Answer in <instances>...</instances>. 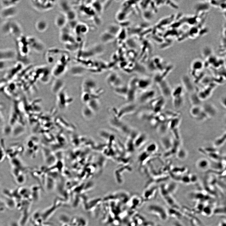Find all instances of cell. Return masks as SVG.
<instances>
[{
	"instance_id": "obj_26",
	"label": "cell",
	"mask_w": 226,
	"mask_h": 226,
	"mask_svg": "<svg viewBox=\"0 0 226 226\" xmlns=\"http://www.w3.org/2000/svg\"><path fill=\"white\" fill-rule=\"evenodd\" d=\"M226 134L225 133L221 137L217 139L215 141L214 143L215 146L216 147H219L224 144L225 141Z\"/></svg>"
},
{
	"instance_id": "obj_2",
	"label": "cell",
	"mask_w": 226,
	"mask_h": 226,
	"mask_svg": "<svg viewBox=\"0 0 226 226\" xmlns=\"http://www.w3.org/2000/svg\"><path fill=\"white\" fill-rule=\"evenodd\" d=\"M32 4L37 11H46L52 9L56 3L55 1H32Z\"/></svg>"
},
{
	"instance_id": "obj_14",
	"label": "cell",
	"mask_w": 226,
	"mask_h": 226,
	"mask_svg": "<svg viewBox=\"0 0 226 226\" xmlns=\"http://www.w3.org/2000/svg\"><path fill=\"white\" fill-rule=\"evenodd\" d=\"M197 167L201 171H206L211 167V162L206 158H202L197 163Z\"/></svg>"
},
{
	"instance_id": "obj_15",
	"label": "cell",
	"mask_w": 226,
	"mask_h": 226,
	"mask_svg": "<svg viewBox=\"0 0 226 226\" xmlns=\"http://www.w3.org/2000/svg\"><path fill=\"white\" fill-rule=\"evenodd\" d=\"M151 81L149 79H138L137 85L138 89L142 90H146L151 85Z\"/></svg>"
},
{
	"instance_id": "obj_18",
	"label": "cell",
	"mask_w": 226,
	"mask_h": 226,
	"mask_svg": "<svg viewBox=\"0 0 226 226\" xmlns=\"http://www.w3.org/2000/svg\"><path fill=\"white\" fill-rule=\"evenodd\" d=\"M173 105L174 108L177 109L180 108L183 106L184 102L183 95L173 97Z\"/></svg>"
},
{
	"instance_id": "obj_33",
	"label": "cell",
	"mask_w": 226,
	"mask_h": 226,
	"mask_svg": "<svg viewBox=\"0 0 226 226\" xmlns=\"http://www.w3.org/2000/svg\"><path fill=\"white\" fill-rule=\"evenodd\" d=\"M63 226H70L69 224H64Z\"/></svg>"
},
{
	"instance_id": "obj_6",
	"label": "cell",
	"mask_w": 226,
	"mask_h": 226,
	"mask_svg": "<svg viewBox=\"0 0 226 226\" xmlns=\"http://www.w3.org/2000/svg\"><path fill=\"white\" fill-rule=\"evenodd\" d=\"M136 108V106L133 104L126 105L121 107L119 110L116 117L119 119L126 115L130 114L133 112Z\"/></svg>"
},
{
	"instance_id": "obj_28",
	"label": "cell",
	"mask_w": 226,
	"mask_h": 226,
	"mask_svg": "<svg viewBox=\"0 0 226 226\" xmlns=\"http://www.w3.org/2000/svg\"><path fill=\"white\" fill-rule=\"evenodd\" d=\"M177 154L178 158L181 160H184L185 159L187 156V153L186 151L183 149L178 150Z\"/></svg>"
},
{
	"instance_id": "obj_10",
	"label": "cell",
	"mask_w": 226,
	"mask_h": 226,
	"mask_svg": "<svg viewBox=\"0 0 226 226\" xmlns=\"http://www.w3.org/2000/svg\"><path fill=\"white\" fill-rule=\"evenodd\" d=\"M17 11L16 6L2 8L1 15L3 18H10L15 16L17 14Z\"/></svg>"
},
{
	"instance_id": "obj_17",
	"label": "cell",
	"mask_w": 226,
	"mask_h": 226,
	"mask_svg": "<svg viewBox=\"0 0 226 226\" xmlns=\"http://www.w3.org/2000/svg\"><path fill=\"white\" fill-rule=\"evenodd\" d=\"M128 86L121 85L115 88V92L121 96L126 98L128 92Z\"/></svg>"
},
{
	"instance_id": "obj_5",
	"label": "cell",
	"mask_w": 226,
	"mask_h": 226,
	"mask_svg": "<svg viewBox=\"0 0 226 226\" xmlns=\"http://www.w3.org/2000/svg\"><path fill=\"white\" fill-rule=\"evenodd\" d=\"M107 83L115 88L122 85V80L120 77L116 73L110 74L106 79Z\"/></svg>"
},
{
	"instance_id": "obj_16",
	"label": "cell",
	"mask_w": 226,
	"mask_h": 226,
	"mask_svg": "<svg viewBox=\"0 0 226 226\" xmlns=\"http://www.w3.org/2000/svg\"><path fill=\"white\" fill-rule=\"evenodd\" d=\"M48 23L45 20H41L37 21L35 24L36 30L40 32H43L48 28Z\"/></svg>"
},
{
	"instance_id": "obj_9",
	"label": "cell",
	"mask_w": 226,
	"mask_h": 226,
	"mask_svg": "<svg viewBox=\"0 0 226 226\" xmlns=\"http://www.w3.org/2000/svg\"><path fill=\"white\" fill-rule=\"evenodd\" d=\"M157 83L164 97L168 98L171 96L172 91L168 83L166 80H163Z\"/></svg>"
},
{
	"instance_id": "obj_1",
	"label": "cell",
	"mask_w": 226,
	"mask_h": 226,
	"mask_svg": "<svg viewBox=\"0 0 226 226\" xmlns=\"http://www.w3.org/2000/svg\"><path fill=\"white\" fill-rule=\"evenodd\" d=\"M146 210L148 213L156 216L160 219L165 220L167 219V212L165 208L160 205L152 203L148 206Z\"/></svg>"
},
{
	"instance_id": "obj_7",
	"label": "cell",
	"mask_w": 226,
	"mask_h": 226,
	"mask_svg": "<svg viewBox=\"0 0 226 226\" xmlns=\"http://www.w3.org/2000/svg\"><path fill=\"white\" fill-rule=\"evenodd\" d=\"M22 29L15 21H9V34H12L17 38L21 36Z\"/></svg>"
},
{
	"instance_id": "obj_24",
	"label": "cell",
	"mask_w": 226,
	"mask_h": 226,
	"mask_svg": "<svg viewBox=\"0 0 226 226\" xmlns=\"http://www.w3.org/2000/svg\"><path fill=\"white\" fill-rule=\"evenodd\" d=\"M190 100L193 106H200L202 101L198 94H196L194 92L191 93Z\"/></svg>"
},
{
	"instance_id": "obj_20",
	"label": "cell",
	"mask_w": 226,
	"mask_h": 226,
	"mask_svg": "<svg viewBox=\"0 0 226 226\" xmlns=\"http://www.w3.org/2000/svg\"><path fill=\"white\" fill-rule=\"evenodd\" d=\"M202 111L201 106H193L191 109L190 113L191 116L197 119Z\"/></svg>"
},
{
	"instance_id": "obj_27",
	"label": "cell",
	"mask_w": 226,
	"mask_h": 226,
	"mask_svg": "<svg viewBox=\"0 0 226 226\" xmlns=\"http://www.w3.org/2000/svg\"><path fill=\"white\" fill-rule=\"evenodd\" d=\"M59 217V220L61 223L63 224H69L71 222L70 218L67 215L65 214H62Z\"/></svg>"
},
{
	"instance_id": "obj_23",
	"label": "cell",
	"mask_w": 226,
	"mask_h": 226,
	"mask_svg": "<svg viewBox=\"0 0 226 226\" xmlns=\"http://www.w3.org/2000/svg\"><path fill=\"white\" fill-rule=\"evenodd\" d=\"M115 37L106 31L101 35L100 38L102 42L106 43L114 40Z\"/></svg>"
},
{
	"instance_id": "obj_12",
	"label": "cell",
	"mask_w": 226,
	"mask_h": 226,
	"mask_svg": "<svg viewBox=\"0 0 226 226\" xmlns=\"http://www.w3.org/2000/svg\"><path fill=\"white\" fill-rule=\"evenodd\" d=\"M67 18L64 13L59 14L56 17L55 23L56 25L59 28H63L66 25L67 21Z\"/></svg>"
},
{
	"instance_id": "obj_11",
	"label": "cell",
	"mask_w": 226,
	"mask_h": 226,
	"mask_svg": "<svg viewBox=\"0 0 226 226\" xmlns=\"http://www.w3.org/2000/svg\"><path fill=\"white\" fill-rule=\"evenodd\" d=\"M155 93L154 90H146L141 95L140 101L141 103H145L152 99L155 96Z\"/></svg>"
},
{
	"instance_id": "obj_30",
	"label": "cell",
	"mask_w": 226,
	"mask_h": 226,
	"mask_svg": "<svg viewBox=\"0 0 226 226\" xmlns=\"http://www.w3.org/2000/svg\"><path fill=\"white\" fill-rule=\"evenodd\" d=\"M192 67L193 69L196 71L199 70L202 68V64L200 62H195L193 64Z\"/></svg>"
},
{
	"instance_id": "obj_31",
	"label": "cell",
	"mask_w": 226,
	"mask_h": 226,
	"mask_svg": "<svg viewBox=\"0 0 226 226\" xmlns=\"http://www.w3.org/2000/svg\"><path fill=\"white\" fill-rule=\"evenodd\" d=\"M220 103L221 105L225 108L226 107V97L224 96L221 98L220 100Z\"/></svg>"
},
{
	"instance_id": "obj_25",
	"label": "cell",
	"mask_w": 226,
	"mask_h": 226,
	"mask_svg": "<svg viewBox=\"0 0 226 226\" xmlns=\"http://www.w3.org/2000/svg\"><path fill=\"white\" fill-rule=\"evenodd\" d=\"M20 1H1V4L2 8L16 6Z\"/></svg>"
},
{
	"instance_id": "obj_29",
	"label": "cell",
	"mask_w": 226,
	"mask_h": 226,
	"mask_svg": "<svg viewBox=\"0 0 226 226\" xmlns=\"http://www.w3.org/2000/svg\"><path fill=\"white\" fill-rule=\"evenodd\" d=\"M13 60H0V70L3 69L9 65L10 63L13 62Z\"/></svg>"
},
{
	"instance_id": "obj_8",
	"label": "cell",
	"mask_w": 226,
	"mask_h": 226,
	"mask_svg": "<svg viewBox=\"0 0 226 226\" xmlns=\"http://www.w3.org/2000/svg\"><path fill=\"white\" fill-rule=\"evenodd\" d=\"M201 107L202 111L208 118L214 117L217 114V111L216 108L211 103H205Z\"/></svg>"
},
{
	"instance_id": "obj_21",
	"label": "cell",
	"mask_w": 226,
	"mask_h": 226,
	"mask_svg": "<svg viewBox=\"0 0 226 226\" xmlns=\"http://www.w3.org/2000/svg\"><path fill=\"white\" fill-rule=\"evenodd\" d=\"M120 30V27L118 25L112 24L108 26L106 31L115 37L118 34Z\"/></svg>"
},
{
	"instance_id": "obj_22",
	"label": "cell",
	"mask_w": 226,
	"mask_h": 226,
	"mask_svg": "<svg viewBox=\"0 0 226 226\" xmlns=\"http://www.w3.org/2000/svg\"><path fill=\"white\" fill-rule=\"evenodd\" d=\"M76 33L79 35L85 34L88 31L87 26L83 24H79L76 26L75 28Z\"/></svg>"
},
{
	"instance_id": "obj_4",
	"label": "cell",
	"mask_w": 226,
	"mask_h": 226,
	"mask_svg": "<svg viewBox=\"0 0 226 226\" xmlns=\"http://www.w3.org/2000/svg\"><path fill=\"white\" fill-rule=\"evenodd\" d=\"M17 52L12 49L0 50V60H13L17 58Z\"/></svg>"
},
{
	"instance_id": "obj_3",
	"label": "cell",
	"mask_w": 226,
	"mask_h": 226,
	"mask_svg": "<svg viewBox=\"0 0 226 226\" xmlns=\"http://www.w3.org/2000/svg\"><path fill=\"white\" fill-rule=\"evenodd\" d=\"M29 47L31 49L37 52H40L44 49V45L42 42L36 37L29 36L27 37Z\"/></svg>"
},
{
	"instance_id": "obj_19",
	"label": "cell",
	"mask_w": 226,
	"mask_h": 226,
	"mask_svg": "<svg viewBox=\"0 0 226 226\" xmlns=\"http://www.w3.org/2000/svg\"><path fill=\"white\" fill-rule=\"evenodd\" d=\"M73 226H86L87 222L85 218L82 217H76L72 221Z\"/></svg>"
},
{
	"instance_id": "obj_32",
	"label": "cell",
	"mask_w": 226,
	"mask_h": 226,
	"mask_svg": "<svg viewBox=\"0 0 226 226\" xmlns=\"http://www.w3.org/2000/svg\"><path fill=\"white\" fill-rule=\"evenodd\" d=\"M10 226H21V225L16 222H13L11 223Z\"/></svg>"
},
{
	"instance_id": "obj_34",
	"label": "cell",
	"mask_w": 226,
	"mask_h": 226,
	"mask_svg": "<svg viewBox=\"0 0 226 226\" xmlns=\"http://www.w3.org/2000/svg\"><path fill=\"white\" fill-rule=\"evenodd\" d=\"M1 203V200H0V203Z\"/></svg>"
},
{
	"instance_id": "obj_13",
	"label": "cell",
	"mask_w": 226,
	"mask_h": 226,
	"mask_svg": "<svg viewBox=\"0 0 226 226\" xmlns=\"http://www.w3.org/2000/svg\"><path fill=\"white\" fill-rule=\"evenodd\" d=\"M182 80L183 85L187 91L191 93L194 92V87L190 78L187 76H185L182 78Z\"/></svg>"
}]
</instances>
